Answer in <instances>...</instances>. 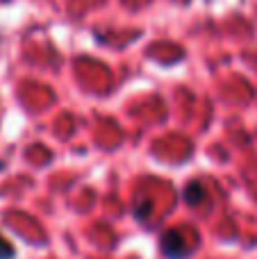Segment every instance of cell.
Instances as JSON below:
<instances>
[{
  "mask_svg": "<svg viewBox=\"0 0 257 259\" xmlns=\"http://www.w3.org/2000/svg\"><path fill=\"white\" fill-rule=\"evenodd\" d=\"M164 252H166L171 259H178V257H182L187 252L185 241L180 239V234H178V232L164 234Z\"/></svg>",
  "mask_w": 257,
  "mask_h": 259,
  "instance_id": "1",
  "label": "cell"
},
{
  "mask_svg": "<svg viewBox=\"0 0 257 259\" xmlns=\"http://www.w3.org/2000/svg\"><path fill=\"white\" fill-rule=\"evenodd\" d=\"M203 196H205V193H203V189H200L198 184H191V187L185 191V198H187V202H189V205H198V200Z\"/></svg>",
  "mask_w": 257,
  "mask_h": 259,
  "instance_id": "2",
  "label": "cell"
},
{
  "mask_svg": "<svg viewBox=\"0 0 257 259\" xmlns=\"http://www.w3.org/2000/svg\"><path fill=\"white\" fill-rule=\"evenodd\" d=\"M0 259H14V246L5 237H0Z\"/></svg>",
  "mask_w": 257,
  "mask_h": 259,
  "instance_id": "3",
  "label": "cell"
}]
</instances>
